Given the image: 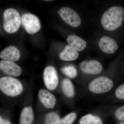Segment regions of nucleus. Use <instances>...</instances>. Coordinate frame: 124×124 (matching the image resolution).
I'll use <instances>...</instances> for the list:
<instances>
[{"label":"nucleus","mask_w":124,"mask_h":124,"mask_svg":"<svg viewBox=\"0 0 124 124\" xmlns=\"http://www.w3.org/2000/svg\"><path fill=\"white\" fill-rule=\"evenodd\" d=\"M124 10L122 7L113 6L108 9L102 15V26L105 30H115L121 26L124 20Z\"/></svg>","instance_id":"nucleus-1"},{"label":"nucleus","mask_w":124,"mask_h":124,"mask_svg":"<svg viewBox=\"0 0 124 124\" xmlns=\"http://www.w3.org/2000/svg\"><path fill=\"white\" fill-rule=\"evenodd\" d=\"M3 17L5 31L9 33L16 32L21 23V18L18 12L12 8L7 9L4 12Z\"/></svg>","instance_id":"nucleus-2"},{"label":"nucleus","mask_w":124,"mask_h":124,"mask_svg":"<svg viewBox=\"0 0 124 124\" xmlns=\"http://www.w3.org/2000/svg\"><path fill=\"white\" fill-rule=\"evenodd\" d=\"M0 89L6 95L10 97L19 95L23 90L22 83L19 80L10 77L0 79Z\"/></svg>","instance_id":"nucleus-3"},{"label":"nucleus","mask_w":124,"mask_h":124,"mask_svg":"<svg viewBox=\"0 0 124 124\" xmlns=\"http://www.w3.org/2000/svg\"><path fill=\"white\" fill-rule=\"evenodd\" d=\"M113 86L111 80L105 77H101L93 80L89 85V89L92 93H102L110 91Z\"/></svg>","instance_id":"nucleus-4"},{"label":"nucleus","mask_w":124,"mask_h":124,"mask_svg":"<svg viewBox=\"0 0 124 124\" xmlns=\"http://www.w3.org/2000/svg\"><path fill=\"white\" fill-rule=\"evenodd\" d=\"M21 23L26 31L31 35L38 32L41 28L40 23L37 16L32 14H23L21 16Z\"/></svg>","instance_id":"nucleus-5"},{"label":"nucleus","mask_w":124,"mask_h":124,"mask_svg":"<svg viewBox=\"0 0 124 124\" xmlns=\"http://www.w3.org/2000/svg\"><path fill=\"white\" fill-rule=\"evenodd\" d=\"M58 13L63 20L69 26L77 27L80 25V17L73 9L69 7H62Z\"/></svg>","instance_id":"nucleus-6"},{"label":"nucleus","mask_w":124,"mask_h":124,"mask_svg":"<svg viewBox=\"0 0 124 124\" xmlns=\"http://www.w3.org/2000/svg\"><path fill=\"white\" fill-rule=\"evenodd\" d=\"M44 82L46 86L50 90L55 89L58 84V78L54 67L50 66L45 69L43 75Z\"/></svg>","instance_id":"nucleus-7"},{"label":"nucleus","mask_w":124,"mask_h":124,"mask_svg":"<svg viewBox=\"0 0 124 124\" xmlns=\"http://www.w3.org/2000/svg\"><path fill=\"white\" fill-rule=\"evenodd\" d=\"M0 68L4 73L13 77L19 76L22 73V69L14 62L3 60L0 62Z\"/></svg>","instance_id":"nucleus-8"},{"label":"nucleus","mask_w":124,"mask_h":124,"mask_svg":"<svg viewBox=\"0 0 124 124\" xmlns=\"http://www.w3.org/2000/svg\"><path fill=\"white\" fill-rule=\"evenodd\" d=\"M81 70L84 73L87 74H99L102 70V66L100 62L97 60L83 61L80 65Z\"/></svg>","instance_id":"nucleus-9"},{"label":"nucleus","mask_w":124,"mask_h":124,"mask_svg":"<svg viewBox=\"0 0 124 124\" xmlns=\"http://www.w3.org/2000/svg\"><path fill=\"white\" fill-rule=\"evenodd\" d=\"M99 46L103 52L107 54L114 53L118 48V46L115 40L109 37L104 36L100 39Z\"/></svg>","instance_id":"nucleus-10"},{"label":"nucleus","mask_w":124,"mask_h":124,"mask_svg":"<svg viewBox=\"0 0 124 124\" xmlns=\"http://www.w3.org/2000/svg\"><path fill=\"white\" fill-rule=\"evenodd\" d=\"M40 101L45 107L48 108H53L56 102L55 97L50 91L46 89L40 90L38 93Z\"/></svg>","instance_id":"nucleus-11"},{"label":"nucleus","mask_w":124,"mask_h":124,"mask_svg":"<svg viewBox=\"0 0 124 124\" xmlns=\"http://www.w3.org/2000/svg\"><path fill=\"white\" fill-rule=\"evenodd\" d=\"M20 54L19 50L15 46H10L4 49L0 53L1 58L4 60L16 62L19 60Z\"/></svg>","instance_id":"nucleus-12"},{"label":"nucleus","mask_w":124,"mask_h":124,"mask_svg":"<svg viewBox=\"0 0 124 124\" xmlns=\"http://www.w3.org/2000/svg\"><path fill=\"white\" fill-rule=\"evenodd\" d=\"M67 41L69 45L77 51L84 50L86 46V42L78 36L70 35L68 37Z\"/></svg>","instance_id":"nucleus-13"},{"label":"nucleus","mask_w":124,"mask_h":124,"mask_svg":"<svg viewBox=\"0 0 124 124\" xmlns=\"http://www.w3.org/2000/svg\"><path fill=\"white\" fill-rule=\"evenodd\" d=\"M79 55L77 51L69 45H67L64 50L59 54V57L63 61H72L76 60Z\"/></svg>","instance_id":"nucleus-14"},{"label":"nucleus","mask_w":124,"mask_h":124,"mask_svg":"<svg viewBox=\"0 0 124 124\" xmlns=\"http://www.w3.org/2000/svg\"><path fill=\"white\" fill-rule=\"evenodd\" d=\"M34 114L31 107H27L23 109L20 114L19 124H32Z\"/></svg>","instance_id":"nucleus-15"},{"label":"nucleus","mask_w":124,"mask_h":124,"mask_svg":"<svg viewBox=\"0 0 124 124\" xmlns=\"http://www.w3.org/2000/svg\"><path fill=\"white\" fill-rule=\"evenodd\" d=\"M62 89L64 94L68 97H72L75 94L73 85L69 79L66 78L63 80Z\"/></svg>","instance_id":"nucleus-16"},{"label":"nucleus","mask_w":124,"mask_h":124,"mask_svg":"<svg viewBox=\"0 0 124 124\" xmlns=\"http://www.w3.org/2000/svg\"><path fill=\"white\" fill-rule=\"evenodd\" d=\"M80 124H103L99 117L88 114L82 116L79 121Z\"/></svg>","instance_id":"nucleus-17"},{"label":"nucleus","mask_w":124,"mask_h":124,"mask_svg":"<svg viewBox=\"0 0 124 124\" xmlns=\"http://www.w3.org/2000/svg\"><path fill=\"white\" fill-rule=\"evenodd\" d=\"M60 120V118L57 113L51 112L46 114L45 117V124H58Z\"/></svg>","instance_id":"nucleus-18"},{"label":"nucleus","mask_w":124,"mask_h":124,"mask_svg":"<svg viewBox=\"0 0 124 124\" xmlns=\"http://www.w3.org/2000/svg\"><path fill=\"white\" fill-rule=\"evenodd\" d=\"M63 74L70 78H74L77 76V71L74 67L69 66L64 67L61 69Z\"/></svg>","instance_id":"nucleus-19"},{"label":"nucleus","mask_w":124,"mask_h":124,"mask_svg":"<svg viewBox=\"0 0 124 124\" xmlns=\"http://www.w3.org/2000/svg\"><path fill=\"white\" fill-rule=\"evenodd\" d=\"M76 114L75 112L69 113L60 120L58 124H72L76 117Z\"/></svg>","instance_id":"nucleus-20"},{"label":"nucleus","mask_w":124,"mask_h":124,"mask_svg":"<svg viewBox=\"0 0 124 124\" xmlns=\"http://www.w3.org/2000/svg\"><path fill=\"white\" fill-rule=\"evenodd\" d=\"M116 95L119 99H124V84L117 88L116 91Z\"/></svg>","instance_id":"nucleus-21"},{"label":"nucleus","mask_w":124,"mask_h":124,"mask_svg":"<svg viewBox=\"0 0 124 124\" xmlns=\"http://www.w3.org/2000/svg\"><path fill=\"white\" fill-rule=\"evenodd\" d=\"M115 116L117 119L124 121V106L116 110L115 112Z\"/></svg>","instance_id":"nucleus-22"},{"label":"nucleus","mask_w":124,"mask_h":124,"mask_svg":"<svg viewBox=\"0 0 124 124\" xmlns=\"http://www.w3.org/2000/svg\"><path fill=\"white\" fill-rule=\"evenodd\" d=\"M0 124H11L9 120L2 118L1 116L0 117Z\"/></svg>","instance_id":"nucleus-23"},{"label":"nucleus","mask_w":124,"mask_h":124,"mask_svg":"<svg viewBox=\"0 0 124 124\" xmlns=\"http://www.w3.org/2000/svg\"></svg>","instance_id":"nucleus-24"}]
</instances>
